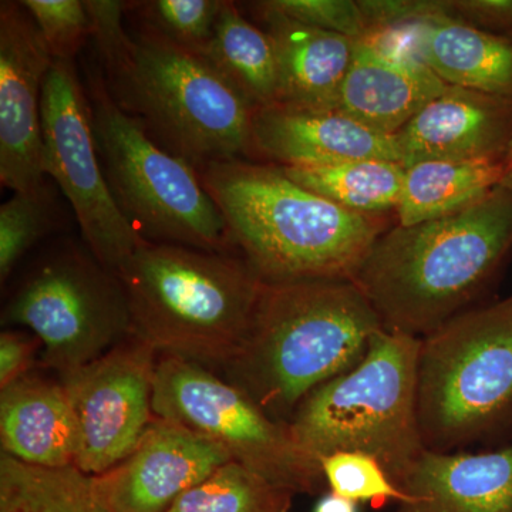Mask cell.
<instances>
[{"instance_id": "cell-1", "label": "cell", "mask_w": 512, "mask_h": 512, "mask_svg": "<svg viewBox=\"0 0 512 512\" xmlns=\"http://www.w3.org/2000/svg\"><path fill=\"white\" fill-rule=\"evenodd\" d=\"M512 249V188L380 235L353 282L383 329L424 338L477 305Z\"/></svg>"}, {"instance_id": "cell-2", "label": "cell", "mask_w": 512, "mask_h": 512, "mask_svg": "<svg viewBox=\"0 0 512 512\" xmlns=\"http://www.w3.org/2000/svg\"><path fill=\"white\" fill-rule=\"evenodd\" d=\"M383 329L348 279L264 282L227 380L289 423L309 393L359 365Z\"/></svg>"}, {"instance_id": "cell-3", "label": "cell", "mask_w": 512, "mask_h": 512, "mask_svg": "<svg viewBox=\"0 0 512 512\" xmlns=\"http://www.w3.org/2000/svg\"><path fill=\"white\" fill-rule=\"evenodd\" d=\"M235 249L264 282L353 281L387 215H360L306 190L275 164L222 161L198 170Z\"/></svg>"}, {"instance_id": "cell-4", "label": "cell", "mask_w": 512, "mask_h": 512, "mask_svg": "<svg viewBox=\"0 0 512 512\" xmlns=\"http://www.w3.org/2000/svg\"><path fill=\"white\" fill-rule=\"evenodd\" d=\"M117 276L130 335L210 369L237 356L264 286L241 255L156 242L141 245Z\"/></svg>"}, {"instance_id": "cell-5", "label": "cell", "mask_w": 512, "mask_h": 512, "mask_svg": "<svg viewBox=\"0 0 512 512\" xmlns=\"http://www.w3.org/2000/svg\"><path fill=\"white\" fill-rule=\"evenodd\" d=\"M133 39L130 55L107 73L109 90L156 143L197 171L254 154L256 109L227 77L153 30Z\"/></svg>"}, {"instance_id": "cell-6", "label": "cell", "mask_w": 512, "mask_h": 512, "mask_svg": "<svg viewBox=\"0 0 512 512\" xmlns=\"http://www.w3.org/2000/svg\"><path fill=\"white\" fill-rule=\"evenodd\" d=\"M420 338L380 329L359 365L303 399L289 420L316 460L336 451L377 458L397 487L426 451L417 417Z\"/></svg>"}, {"instance_id": "cell-7", "label": "cell", "mask_w": 512, "mask_h": 512, "mask_svg": "<svg viewBox=\"0 0 512 512\" xmlns=\"http://www.w3.org/2000/svg\"><path fill=\"white\" fill-rule=\"evenodd\" d=\"M417 417L424 447L439 453L512 429V295L421 338Z\"/></svg>"}, {"instance_id": "cell-8", "label": "cell", "mask_w": 512, "mask_h": 512, "mask_svg": "<svg viewBox=\"0 0 512 512\" xmlns=\"http://www.w3.org/2000/svg\"><path fill=\"white\" fill-rule=\"evenodd\" d=\"M89 103L101 167L117 207L137 234L156 244L232 254L227 222L198 171L121 109L100 74L90 77Z\"/></svg>"}, {"instance_id": "cell-9", "label": "cell", "mask_w": 512, "mask_h": 512, "mask_svg": "<svg viewBox=\"0 0 512 512\" xmlns=\"http://www.w3.org/2000/svg\"><path fill=\"white\" fill-rule=\"evenodd\" d=\"M153 412L215 441L234 461L293 494H318L326 487L320 461L296 441L289 424L269 416L210 367L161 355Z\"/></svg>"}, {"instance_id": "cell-10", "label": "cell", "mask_w": 512, "mask_h": 512, "mask_svg": "<svg viewBox=\"0 0 512 512\" xmlns=\"http://www.w3.org/2000/svg\"><path fill=\"white\" fill-rule=\"evenodd\" d=\"M3 320L28 328L42 345L43 363L59 376L130 336L119 276L87 248H64L40 262L10 299Z\"/></svg>"}, {"instance_id": "cell-11", "label": "cell", "mask_w": 512, "mask_h": 512, "mask_svg": "<svg viewBox=\"0 0 512 512\" xmlns=\"http://www.w3.org/2000/svg\"><path fill=\"white\" fill-rule=\"evenodd\" d=\"M43 170L72 205L86 248L107 271L121 266L146 239L137 234L117 207L107 183L92 109L73 60H55L42 96Z\"/></svg>"}, {"instance_id": "cell-12", "label": "cell", "mask_w": 512, "mask_h": 512, "mask_svg": "<svg viewBox=\"0 0 512 512\" xmlns=\"http://www.w3.org/2000/svg\"><path fill=\"white\" fill-rule=\"evenodd\" d=\"M157 353L130 335L89 365L59 376L79 424L74 467L86 476L106 473L130 456L156 417Z\"/></svg>"}, {"instance_id": "cell-13", "label": "cell", "mask_w": 512, "mask_h": 512, "mask_svg": "<svg viewBox=\"0 0 512 512\" xmlns=\"http://www.w3.org/2000/svg\"><path fill=\"white\" fill-rule=\"evenodd\" d=\"M53 62L22 2L0 3V183L13 192L46 184L42 96Z\"/></svg>"}, {"instance_id": "cell-14", "label": "cell", "mask_w": 512, "mask_h": 512, "mask_svg": "<svg viewBox=\"0 0 512 512\" xmlns=\"http://www.w3.org/2000/svg\"><path fill=\"white\" fill-rule=\"evenodd\" d=\"M232 460L215 441L156 416L130 456L89 477L94 494L113 512H167Z\"/></svg>"}, {"instance_id": "cell-15", "label": "cell", "mask_w": 512, "mask_h": 512, "mask_svg": "<svg viewBox=\"0 0 512 512\" xmlns=\"http://www.w3.org/2000/svg\"><path fill=\"white\" fill-rule=\"evenodd\" d=\"M447 84L387 32L356 40L338 110L363 126L396 136Z\"/></svg>"}, {"instance_id": "cell-16", "label": "cell", "mask_w": 512, "mask_h": 512, "mask_svg": "<svg viewBox=\"0 0 512 512\" xmlns=\"http://www.w3.org/2000/svg\"><path fill=\"white\" fill-rule=\"evenodd\" d=\"M394 137L406 168L434 160H504L512 100L447 86Z\"/></svg>"}, {"instance_id": "cell-17", "label": "cell", "mask_w": 512, "mask_h": 512, "mask_svg": "<svg viewBox=\"0 0 512 512\" xmlns=\"http://www.w3.org/2000/svg\"><path fill=\"white\" fill-rule=\"evenodd\" d=\"M254 154L278 167H316L353 160L402 164L396 137L377 133L339 110L274 104L255 111Z\"/></svg>"}, {"instance_id": "cell-18", "label": "cell", "mask_w": 512, "mask_h": 512, "mask_svg": "<svg viewBox=\"0 0 512 512\" xmlns=\"http://www.w3.org/2000/svg\"><path fill=\"white\" fill-rule=\"evenodd\" d=\"M377 32L389 33L447 86L512 100V37L450 15L447 0L437 12Z\"/></svg>"}, {"instance_id": "cell-19", "label": "cell", "mask_w": 512, "mask_h": 512, "mask_svg": "<svg viewBox=\"0 0 512 512\" xmlns=\"http://www.w3.org/2000/svg\"><path fill=\"white\" fill-rule=\"evenodd\" d=\"M393 512H512V444L483 453L426 450Z\"/></svg>"}, {"instance_id": "cell-20", "label": "cell", "mask_w": 512, "mask_h": 512, "mask_svg": "<svg viewBox=\"0 0 512 512\" xmlns=\"http://www.w3.org/2000/svg\"><path fill=\"white\" fill-rule=\"evenodd\" d=\"M0 443L3 454L28 466H76L79 424L62 380L29 373L2 389Z\"/></svg>"}, {"instance_id": "cell-21", "label": "cell", "mask_w": 512, "mask_h": 512, "mask_svg": "<svg viewBox=\"0 0 512 512\" xmlns=\"http://www.w3.org/2000/svg\"><path fill=\"white\" fill-rule=\"evenodd\" d=\"M261 28L274 46L279 101L309 110H338L339 94L352 64L356 40L302 25L254 3Z\"/></svg>"}, {"instance_id": "cell-22", "label": "cell", "mask_w": 512, "mask_h": 512, "mask_svg": "<svg viewBox=\"0 0 512 512\" xmlns=\"http://www.w3.org/2000/svg\"><path fill=\"white\" fill-rule=\"evenodd\" d=\"M504 160H434L406 168L396 224L403 227L466 210L503 184Z\"/></svg>"}, {"instance_id": "cell-23", "label": "cell", "mask_w": 512, "mask_h": 512, "mask_svg": "<svg viewBox=\"0 0 512 512\" xmlns=\"http://www.w3.org/2000/svg\"><path fill=\"white\" fill-rule=\"evenodd\" d=\"M200 56L227 77L256 110L278 104L274 46L265 30L245 18L235 3L224 0L214 33Z\"/></svg>"}, {"instance_id": "cell-24", "label": "cell", "mask_w": 512, "mask_h": 512, "mask_svg": "<svg viewBox=\"0 0 512 512\" xmlns=\"http://www.w3.org/2000/svg\"><path fill=\"white\" fill-rule=\"evenodd\" d=\"M291 180L360 215L396 214L406 167L394 161L353 160L316 167H282Z\"/></svg>"}, {"instance_id": "cell-25", "label": "cell", "mask_w": 512, "mask_h": 512, "mask_svg": "<svg viewBox=\"0 0 512 512\" xmlns=\"http://www.w3.org/2000/svg\"><path fill=\"white\" fill-rule=\"evenodd\" d=\"M0 512H113L76 467L40 468L0 457Z\"/></svg>"}, {"instance_id": "cell-26", "label": "cell", "mask_w": 512, "mask_h": 512, "mask_svg": "<svg viewBox=\"0 0 512 512\" xmlns=\"http://www.w3.org/2000/svg\"><path fill=\"white\" fill-rule=\"evenodd\" d=\"M293 495L232 460L181 495L167 512H292Z\"/></svg>"}, {"instance_id": "cell-27", "label": "cell", "mask_w": 512, "mask_h": 512, "mask_svg": "<svg viewBox=\"0 0 512 512\" xmlns=\"http://www.w3.org/2000/svg\"><path fill=\"white\" fill-rule=\"evenodd\" d=\"M56 197L47 183L15 192L0 207V281L5 284L20 259L56 224Z\"/></svg>"}, {"instance_id": "cell-28", "label": "cell", "mask_w": 512, "mask_h": 512, "mask_svg": "<svg viewBox=\"0 0 512 512\" xmlns=\"http://www.w3.org/2000/svg\"><path fill=\"white\" fill-rule=\"evenodd\" d=\"M330 493L375 508L389 503L402 504V493L377 458L362 451H336L320 460Z\"/></svg>"}, {"instance_id": "cell-29", "label": "cell", "mask_w": 512, "mask_h": 512, "mask_svg": "<svg viewBox=\"0 0 512 512\" xmlns=\"http://www.w3.org/2000/svg\"><path fill=\"white\" fill-rule=\"evenodd\" d=\"M137 5L147 29L201 55L214 33L224 0H151Z\"/></svg>"}, {"instance_id": "cell-30", "label": "cell", "mask_w": 512, "mask_h": 512, "mask_svg": "<svg viewBox=\"0 0 512 512\" xmlns=\"http://www.w3.org/2000/svg\"><path fill=\"white\" fill-rule=\"evenodd\" d=\"M55 60H73L92 33L80 0H22Z\"/></svg>"}, {"instance_id": "cell-31", "label": "cell", "mask_w": 512, "mask_h": 512, "mask_svg": "<svg viewBox=\"0 0 512 512\" xmlns=\"http://www.w3.org/2000/svg\"><path fill=\"white\" fill-rule=\"evenodd\" d=\"M265 5L302 25L363 39L369 33L357 0H265Z\"/></svg>"}, {"instance_id": "cell-32", "label": "cell", "mask_w": 512, "mask_h": 512, "mask_svg": "<svg viewBox=\"0 0 512 512\" xmlns=\"http://www.w3.org/2000/svg\"><path fill=\"white\" fill-rule=\"evenodd\" d=\"M84 5L92 25L90 37H93L101 63L109 73L133 49L134 39L123 26V13L128 3L119 0H86Z\"/></svg>"}, {"instance_id": "cell-33", "label": "cell", "mask_w": 512, "mask_h": 512, "mask_svg": "<svg viewBox=\"0 0 512 512\" xmlns=\"http://www.w3.org/2000/svg\"><path fill=\"white\" fill-rule=\"evenodd\" d=\"M370 32L396 28L437 12L444 0H357Z\"/></svg>"}, {"instance_id": "cell-34", "label": "cell", "mask_w": 512, "mask_h": 512, "mask_svg": "<svg viewBox=\"0 0 512 512\" xmlns=\"http://www.w3.org/2000/svg\"><path fill=\"white\" fill-rule=\"evenodd\" d=\"M456 18L495 35L512 37V0H447Z\"/></svg>"}, {"instance_id": "cell-35", "label": "cell", "mask_w": 512, "mask_h": 512, "mask_svg": "<svg viewBox=\"0 0 512 512\" xmlns=\"http://www.w3.org/2000/svg\"><path fill=\"white\" fill-rule=\"evenodd\" d=\"M39 348H42V345L32 333L29 335L18 330H6L0 335V387L2 389L32 373V366Z\"/></svg>"}, {"instance_id": "cell-36", "label": "cell", "mask_w": 512, "mask_h": 512, "mask_svg": "<svg viewBox=\"0 0 512 512\" xmlns=\"http://www.w3.org/2000/svg\"><path fill=\"white\" fill-rule=\"evenodd\" d=\"M313 512H357V504L329 491L320 498Z\"/></svg>"}, {"instance_id": "cell-37", "label": "cell", "mask_w": 512, "mask_h": 512, "mask_svg": "<svg viewBox=\"0 0 512 512\" xmlns=\"http://www.w3.org/2000/svg\"><path fill=\"white\" fill-rule=\"evenodd\" d=\"M505 165V177L503 181V187L512 188V140L510 148H508L507 156L504 158Z\"/></svg>"}]
</instances>
